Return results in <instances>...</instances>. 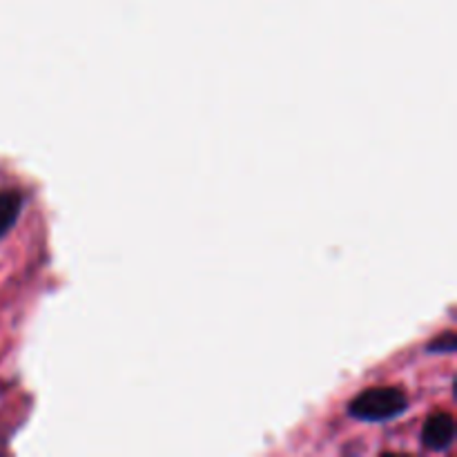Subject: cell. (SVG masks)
I'll return each mask as SVG.
<instances>
[{
  "instance_id": "obj_1",
  "label": "cell",
  "mask_w": 457,
  "mask_h": 457,
  "mask_svg": "<svg viewBox=\"0 0 457 457\" xmlns=\"http://www.w3.org/2000/svg\"><path fill=\"white\" fill-rule=\"evenodd\" d=\"M409 409V397L397 386H375L360 393L348 404L351 418L361 422H388Z\"/></svg>"
},
{
  "instance_id": "obj_2",
  "label": "cell",
  "mask_w": 457,
  "mask_h": 457,
  "mask_svg": "<svg viewBox=\"0 0 457 457\" xmlns=\"http://www.w3.org/2000/svg\"><path fill=\"white\" fill-rule=\"evenodd\" d=\"M455 422L449 413H436L427 420L422 431V445L428 451H446L453 445Z\"/></svg>"
},
{
  "instance_id": "obj_3",
  "label": "cell",
  "mask_w": 457,
  "mask_h": 457,
  "mask_svg": "<svg viewBox=\"0 0 457 457\" xmlns=\"http://www.w3.org/2000/svg\"><path fill=\"white\" fill-rule=\"evenodd\" d=\"M22 201L25 196L18 190H3L0 192V239L7 235L18 221V214L22 210Z\"/></svg>"
},
{
  "instance_id": "obj_4",
  "label": "cell",
  "mask_w": 457,
  "mask_h": 457,
  "mask_svg": "<svg viewBox=\"0 0 457 457\" xmlns=\"http://www.w3.org/2000/svg\"><path fill=\"white\" fill-rule=\"evenodd\" d=\"M455 348H457V339H455L453 330H446V333L442 335V337L433 339V342L428 344L427 351L428 353H453Z\"/></svg>"
}]
</instances>
